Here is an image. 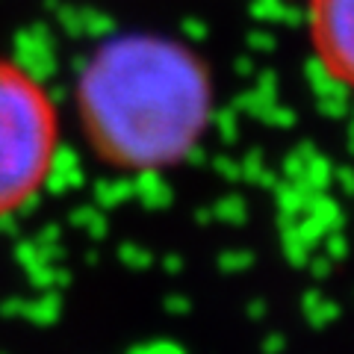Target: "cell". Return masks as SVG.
I'll return each mask as SVG.
<instances>
[{
    "label": "cell",
    "instance_id": "obj_1",
    "mask_svg": "<svg viewBox=\"0 0 354 354\" xmlns=\"http://www.w3.org/2000/svg\"><path fill=\"white\" fill-rule=\"evenodd\" d=\"M74 121L106 171L169 174L216 124V71L192 41L153 27L115 30L86 50L74 74Z\"/></svg>",
    "mask_w": 354,
    "mask_h": 354
},
{
    "label": "cell",
    "instance_id": "obj_2",
    "mask_svg": "<svg viewBox=\"0 0 354 354\" xmlns=\"http://www.w3.org/2000/svg\"><path fill=\"white\" fill-rule=\"evenodd\" d=\"M62 151V106L50 86L0 53V221L24 213L48 189Z\"/></svg>",
    "mask_w": 354,
    "mask_h": 354
},
{
    "label": "cell",
    "instance_id": "obj_3",
    "mask_svg": "<svg viewBox=\"0 0 354 354\" xmlns=\"http://www.w3.org/2000/svg\"><path fill=\"white\" fill-rule=\"evenodd\" d=\"M304 32L319 71L354 95V0H304Z\"/></svg>",
    "mask_w": 354,
    "mask_h": 354
}]
</instances>
